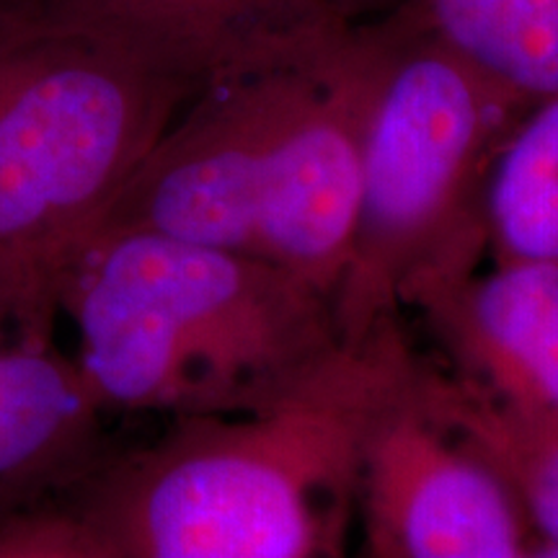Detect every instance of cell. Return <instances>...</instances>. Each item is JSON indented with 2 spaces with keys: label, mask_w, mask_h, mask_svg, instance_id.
Instances as JSON below:
<instances>
[{
  "label": "cell",
  "mask_w": 558,
  "mask_h": 558,
  "mask_svg": "<svg viewBox=\"0 0 558 558\" xmlns=\"http://www.w3.org/2000/svg\"><path fill=\"white\" fill-rule=\"evenodd\" d=\"M422 367L390 318L267 409L111 448L65 499L120 558H344L362 450Z\"/></svg>",
  "instance_id": "6da1fadb"
},
{
  "label": "cell",
  "mask_w": 558,
  "mask_h": 558,
  "mask_svg": "<svg viewBox=\"0 0 558 558\" xmlns=\"http://www.w3.org/2000/svg\"><path fill=\"white\" fill-rule=\"evenodd\" d=\"M109 414L235 416L288 396L344 341L329 292L241 251L99 230L58 295Z\"/></svg>",
  "instance_id": "7a4b0ae2"
},
{
  "label": "cell",
  "mask_w": 558,
  "mask_h": 558,
  "mask_svg": "<svg viewBox=\"0 0 558 558\" xmlns=\"http://www.w3.org/2000/svg\"><path fill=\"white\" fill-rule=\"evenodd\" d=\"M197 90L34 0L0 5V324L54 333L58 295Z\"/></svg>",
  "instance_id": "3957f363"
},
{
  "label": "cell",
  "mask_w": 558,
  "mask_h": 558,
  "mask_svg": "<svg viewBox=\"0 0 558 558\" xmlns=\"http://www.w3.org/2000/svg\"><path fill=\"white\" fill-rule=\"evenodd\" d=\"M527 107L390 13L367 114L352 254L337 290L341 337L399 318L411 290L486 262V179Z\"/></svg>",
  "instance_id": "277c9868"
},
{
  "label": "cell",
  "mask_w": 558,
  "mask_h": 558,
  "mask_svg": "<svg viewBox=\"0 0 558 558\" xmlns=\"http://www.w3.org/2000/svg\"><path fill=\"white\" fill-rule=\"evenodd\" d=\"M308 58L202 86L99 230H145L251 256L271 160Z\"/></svg>",
  "instance_id": "5b68a950"
},
{
  "label": "cell",
  "mask_w": 558,
  "mask_h": 558,
  "mask_svg": "<svg viewBox=\"0 0 558 558\" xmlns=\"http://www.w3.org/2000/svg\"><path fill=\"white\" fill-rule=\"evenodd\" d=\"M386 19L329 41L303 62L251 248L256 259L329 292L333 303L357 226L365 130L386 50Z\"/></svg>",
  "instance_id": "8992f818"
},
{
  "label": "cell",
  "mask_w": 558,
  "mask_h": 558,
  "mask_svg": "<svg viewBox=\"0 0 558 558\" xmlns=\"http://www.w3.org/2000/svg\"><path fill=\"white\" fill-rule=\"evenodd\" d=\"M422 373L362 450L360 558H530L538 541L518 497L427 409Z\"/></svg>",
  "instance_id": "52a82bcc"
},
{
  "label": "cell",
  "mask_w": 558,
  "mask_h": 558,
  "mask_svg": "<svg viewBox=\"0 0 558 558\" xmlns=\"http://www.w3.org/2000/svg\"><path fill=\"white\" fill-rule=\"evenodd\" d=\"M186 86L288 65L375 24L401 0H34Z\"/></svg>",
  "instance_id": "ba28073f"
},
{
  "label": "cell",
  "mask_w": 558,
  "mask_h": 558,
  "mask_svg": "<svg viewBox=\"0 0 558 558\" xmlns=\"http://www.w3.org/2000/svg\"><path fill=\"white\" fill-rule=\"evenodd\" d=\"M452 378L520 414L558 418V259H486L411 290Z\"/></svg>",
  "instance_id": "9c48e42d"
},
{
  "label": "cell",
  "mask_w": 558,
  "mask_h": 558,
  "mask_svg": "<svg viewBox=\"0 0 558 558\" xmlns=\"http://www.w3.org/2000/svg\"><path fill=\"white\" fill-rule=\"evenodd\" d=\"M109 416L54 333L0 341V520L65 499L109 456Z\"/></svg>",
  "instance_id": "30bf717a"
},
{
  "label": "cell",
  "mask_w": 558,
  "mask_h": 558,
  "mask_svg": "<svg viewBox=\"0 0 558 558\" xmlns=\"http://www.w3.org/2000/svg\"><path fill=\"white\" fill-rule=\"evenodd\" d=\"M393 13L525 101L558 96V0H401Z\"/></svg>",
  "instance_id": "8fae6325"
},
{
  "label": "cell",
  "mask_w": 558,
  "mask_h": 558,
  "mask_svg": "<svg viewBox=\"0 0 558 558\" xmlns=\"http://www.w3.org/2000/svg\"><path fill=\"white\" fill-rule=\"evenodd\" d=\"M418 390L432 414L512 488L538 541L558 548V418L501 407L429 362Z\"/></svg>",
  "instance_id": "7c38bea8"
},
{
  "label": "cell",
  "mask_w": 558,
  "mask_h": 558,
  "mask_svg": "<svg viewBox=\"0 0 558 558\" xmlns=\"http://www.w3.org/2000/svg\"><path fill=\"white\" fill-rule=\"evenodd\" d=\"M486 259H558V96L530 104L484 190Z\"/></svg>",
  "instance_id": "4fadbf2b"
},
{
  "label": "cell",
  "mask_w": 558,
  "mask_h": 558,
  "mask_svg": "<svg viewBox=\"0 0 558 558\" xmlns=\"http://www.w3.org/2000/svg\"><path fill=\"white\" fill-rule=\"evenodd\" d=\"M0 558H120L68 499L0 520Z\"/></svg>",
  "instance_id": "5bb4252c"
},
{
  "label": "cell",
  "mask_w": 558,
  "mask_h": 558,
  "mask_svg": "<svg viewBox=\"0 0 558 558\" xmlns=\"http://www.w3.org/2000/svg\"><path fill=\"white\" fill-rule=\"evenodd\" d=\"M530 558H558V548L538 541V543H535V548H533V554H530Z\"/></svg>",
  "instance_id": "9a60e30c"
},
{
  "label": "cell",
  "mask_w": 558,
  "mask_h": 558,
  "mask_svg": "<svg viewBox=\"0 0 558 558\" xmlns=\"http://www.w3.org/2000/svg\"><path fill=\"white\" fill-rule=\"evenodd\" d=\"M11 333H13V331H9V329H5V326H3V324H0V341H3V339H9V337H11Z\"/></svg>",
  "instance_id": "2e32d148"
},
{
  "label": "cell",
  "mask_w": 558,
  "mask_h": 558,
  "mask_svg": "<svg viewBox=\"0 0 558 558\" xmlns=\"http://www.w3.org/2000/svg\"><path fill=\"white\" fill-rule=\"evenodd\" d=\"M3 3H11V0H0V5H3Z\"/></svg>",
  "instance_id": "e0dca14e"
},
{
  "label": "cell",
  "mask_w": 558,
  "mask_h": 558,
  "mask_svg": "<svg viewBox=\"0 0 558 558\" xmlns=\"http://www.w3.org/2000/svg\"><path fill=\"white\" fill-rule=\"evenodd\" d=\"M357 558H360V556H357Z\"/></svg>",
  "instance_id": "ac0fdd59"
}]
</instances>
